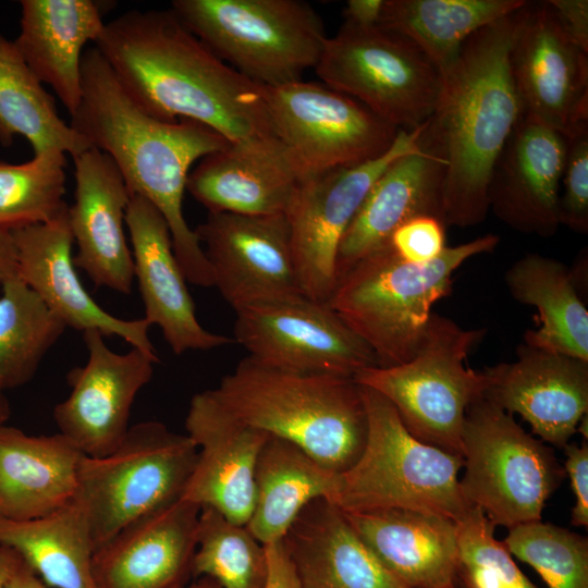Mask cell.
Here are the masks:
<instances>
[{"mask_svg": "<svg viewBox=\"0 0 588 588\" xmlns=\"http://www.w3.org/2000/svg\"><path fill=\"white\" fill-rule=\"evenodd\" d=\"M66 326L19 277L0 291V389L27 383Z\"/></svg>", "mask_w": 588, "mask_h": 588, "instance_id": "cell-36", "label": "cell"}, {"mask_svg": "<svg viewBox=\"0 0 588 588\" xmlns=\"http://www.w3.org/2000/svg\"><path fill=\"white\" fill-rule=\"evenodd\" d=\"M268 576L264 588H301L282 540L266 544Z\"/></svg>", "mask_w": 588, "mask_h": 588, "instance_id": "cell-45", "label": "cell"}, {"mask_svg": "<svg viewBox=\"0 0 588 588\" xmlns=\"http://www.w3.org/2000/svg\"><path fill=\"white\" fill-rule=\"evenodd\" d=\"M384 0H350L343 10L344 23L367 29L379 25Z\"/></svg>", "mask_w": 588, "mask_h": 588, "instance_id": "cell-46", "label": "cell"}, {"mask_svg": "<svg viewBox=\"0 0 588 588\" xmlns=\"http://www.w3.org/2000/svg\"><path fill=\"white\" fill-rule=\"evenodd\" d=\"M344 514L362 541L404 588L455 585L458 552L455 520L405 509Z\"/></svg>", "mask_w": 588, "mask_h": 588, "instance_id": "cell-27", "label": "cell"}, {"mask_svg": "<svg viewBox=\"0 0 588 588\" xmlns=\"http://www.w3.org/2000/svg\"><path fill=\"white\" fill-rule=\"evenodd\" d=\"M197 458L181 499L247 524L255 503V469L269 438L235 417L212 389L196 393L185 417Z\"/></svg>", "mask_w": 588, "mask_h": 588, "instance_id": "cell-18", "label": "cell"}, {"mask_svg": "<svg viewBox=\"0 0 588 588\" xmlns=\"http://www.w3.org/2000/svg\"><path fill=\"white\" fill-rule=\"evenodd\" d=\"M560 223L575 233L588 232V127L566 138L560 188Z\"/></svg>", "mask_w": 588, "mask_h": 588, "instance_id": "cell-41", "label": "cell"}, {"mask_svg": "<svg viewBox=\"0 0 588 588\" xmlns=\"http://www.w3.org/2000/svg\"><path fill=\"white\" fill-rule=\"evenodd\" d=\"M125 226L132 245L134 278L145 307L144 318L160 329L172 352L181 355L187 351H209L234 342L199 323L162 215L144 197L132 195Z\"/></svg>", "mask_w": 588, "mask_h": 588, "instance_id": "cell-21", "label": "cell"}, {"mask_svg": "<svg viewBox=\"0 0 588 588\" xmlns=\"http://www.w3.org/2000/svg\"><path fill=\"white\" fill-rule=\"evenodd\" d=\"M282 543L301 588H404L362 541L345 514L323 498L299 513Z\"/></svg>", "mask_w": 588, "mask_h": 588, "instance_id": "cell-29", "label": "cell"}, {"mask_svg": "<svg viewBox=\"0 0 588 588\" xmlns=\"http://www.w3.org/2000/svg\"><path fill=\"white\" fill-rule=\"evenodd\" d=\"M510 64L524 115L565 138L588 127V52L562 32L548 1H529Z\"/></svg>", "mask_w": 588, "mask_h": 588, "instance_id": "cell-17", "label": "cell"}, {"mask_svg": "<svg viewBox=\"0 0 588 588\" xmlns=\"http://www.w3.org/2000/svg\"><path fill=\"white\" fill-rule=\"evenodd\" d=\"M194 231L213 286L234 310L255 302L303 294L285 213L208 212Z\"/></svg>", "mask_w": 588, "mask_h": 588, "instance_id": "cell-16", "label": "cell"}, {"mask_svg": "<svg viewBox=\"0 0 588 588\" xmlns=\"http://www.w3.org/2000/svg\"><path fill=\"white\" fill-rule=\"evenodd\" d=\"M196 458L197 448L186 433L156 420L131 426L109 454L83 455L75 502L95 551L127 526L181 499Z\"/></svg>", "mask_w": 588, "mask_h": 588, "instance_id": "cell-9", "label": "cell"}, {"mask_svg": "<svg viewBox=\"0 0 588 588\" xmlns=\"http://www.w3.org/2000/svg\"><path fill=\"white\" fill-rule=\"evenodd\" d=\"M11 232L17 249L19 277L66 328L117 335L132 347L157 355L148 335L151 324L144 317L118 318L101 308L85 290L73 260L74 243L68 212L52 222Z\"/></svg>", "mask_w": 588, "mask_h": 588, "instance_id": "cell-24", "label": "cell"}, {"mask_svg": "<svg viewBox=\"0 0 588 588\" xmlns=\"http://www.w3.org/2000/svg\"><path fill=\"white\" fill-rule=\"evenodd\" d=\"M302 181L285 146L270 134L201 158L186 189L208 212L265 216L285 213Z\"/></svg>", "mask_w": 588, "mask_h": 588, "instance_id": "cell-25", "label": "cell"}, {"mask_svg": "<svg viewBox=\"0 0 588 588\" xmlns=\"http://www.w3.org/2000/svg\"><path fill=\"white\" fill-rule=\"evenodd\" d=\"M564 470L567 474L575 498L572 509V524L588 526V440L580 445L566 444L564 448Z\"/></svg>", "mask_w": 588, "mask_h": 588, "instance_id": "cell-43", "label": "cell"}, {"mask_svg": "<svg viewBox=\"0 0 588 588\" xmlns=\"http://www.w3.org/2000/svg\"><path fill=\"white\" fill-rule=\"evenodd\" d=\"M212 391L235 417L334 473L348 469L364 449L367 415L353 378L282 370L247 356Z\"/></svg>", "mask_w": 588, "mask_h": 588, "instance_id": "cell-4", "label": "cell"}, {"mask_svg": "<svg viewBox=\"0 0 588 588\" xmlns=\"http://www.w3.org/2000/svg\"><path fill=\"white\" fill-rule=\"evenodd\" d=\"M360 387L366 442L328 501L344 513L405 509L460 520L471 509L460 487L463 457L416 439L385 397Z\"/></svg>", "mask_w": 588, "mask_h": 588, "instance_id": "cell-6", "label": "cell"}, {"mask_svg": "<svg viewBox=\"0 0 588 588\" xmlns=\"http://www.w3.org/2000/svg\"><path fill=\"white\" fill-rule=\"evenodd\" d=\"M548 4L566 37L588 52V1L549 0Z\"/></svg>", "mask_w": 588, "mask_h": 588, "instance_id": "cell-44", "label": "cell"}, {"mask_svg": "<svg viewBox=\"0 0 588 588\" xmlns=\"http://www.w3.org/2000/svg\"><path fill=\"white\" fill-rule=\"evenodd\" d=\"M234 311V342L265 366L347 378L378 366L372 351L327 302L294 294Z\"/></svg>", "mask_w": 588, "mask_h": 588, "instance_id": "cell-13", "label": "cell"}, {"mask_svg": "<svg viewBox=\"0 0 588 588\" xmlns=\"http://www.w3.org/2000/svg\"><path fill=\"white\" fill-rule=\"evenodd\" d=\"M525 0H384L379 25L413 41L440 74L477 30L526 4Z\"/></svg>", "mask_w": 588, "mask_h": 588, "instance_id": "cell-34", "label": "cell"}, {"mask_svg": "<svg viewBox=\"0 0 588 588\" xmlns=\"http://www.w3.org/2000/svg\"><path fill=\"white\" fill-rule=\"evenodd\" d=\"M483 397L518 414L541 441L563 449L588 411V362L525 343L517 359L485 369Z\"/></svg>", "mask_w": 588, "mask_h": 588, "instance_id": "cell-19", "label": "cell"}, {"mask_svg": "<svg viewBox=\"0 0 588 588\" xmlns=\"http://www.w3.org/2000/svg\"><path fill=\"white\" fill-rule=\"evenodd\" d=\"M499 242L486 234L446 246L426 264L405 261L388 245L342 274L327 303L372 351L378 367L403 364L418 350L433 306L451 293L453 273Z\"/></svg>", "mask_w": 588, "mask_h": 588, "instance_id": "cell-5", "label": "cell"}, {"mask_svg": "<svg viewBox=\"0 0 588 588\" xmlns=\"http://www.w3.org/2000/svg\"><path fill=\"white\" fill-rule=\"evenodd\" d=\"M487 330L465 329L432 313L414 356L400 365L369 367L353 379L385 397L402 424L419 441L462 456L466 411L483 397L485 372L465 365Z\"/></svg>", "mask_w": 588, "mask_h": 588, "instance_id": "cell-8", "label": "cell"}, {"mask_svg": "<svg viewBox=\"0 0 588 588\" xmlns=\"http://www.w3.org/2000/svg\"><path fill=\"white\" fill-rule=\"evenodd\" d=\"M65 154L49 150L27 162L0 161V228L52 222L68 212Z\"/></svg>", "mask_w": 588, "mask_h": 588, "instance_id": "cell-38", "label": "cell"}, {"mask_svg": "<svg viewBox=\"0 0 588 588\" xmlns=\"http://www.w3.org/2000/svg\"><path fill=\"white\" fill-rule=\"evenodd\" d=\"M17 249L11 230L0 228V291L7 280L17 274Z\"/></svg>", "mask_w": 588, "mask_h": 588, "instance_id": "cell-47", "label": "cell"}, {"mask_svg": "<svg viewBox=\"0 0 588 588\" xmlns=\"http://www.w3.org/2000/svg\"><path fill=\"white\" fill-rule=\"evenodd\" d=\"M504 280L515 301L538 311V329L527 330L523 343L588 362V310L566 265L527 254L506 270Z\"/></svg>", "mask_w": 588, "mask_h": 588, "instance_id": "cell-31", "label": "cell"}, {"mask_svg": "<svg viewBox=\"0 0 588 588\" xmlns=\"http://www.w3.org/2000/svg\"><path fill=\"white\" fill-rule=\"evenodd\" d=\"M83 453L60 432L0 427V518L29 520L75 501Z\"/></svg>", "mask_w": 588, "mask_h": 588, "instance_id": "cell-30", "label": "cell"}, {"mask_svg": "<svg viewBox=\"0 0 588 588\" xmlns=\"http://www.w3.org/2000/svg\"><path fill=\"white\" fill-rule=\"evenodd\" d=\"M25 137L34 156L49 150L72 158L89 149L58 114L53 97L30 71L13 41L0 33V144Z\"/></svg>", "mask_w": 588, "mask_h": 588, "instance_id": "cell-35", "label": "cell"}, {"mask_svg": "<svg viewBox=\"0 0 588 588\" xmlns=\"http://www.w3.org/2000/svg\"><path fill=\"white\" fill-rule=\"evenodd\" d=\"M83 340L87 362L69 372L71 392L54 406L53 419L84 455L98 457L112 452L126 434L133 403L159 358L136 347L114 352L97 330L84 331Z\"/></svg>", "mask_w": 588, "mask_h": 588, "instance_id": "cell-15", "label": "cell"}, {"mask_svg": "<svg viewBox=\"0 0 588 588\" xmlns=\"http://www.w3.org/2000/svg\"><path fill=\"white\" fill-rule=\"evenodd\" d=\"M171 10L220 60L262 87L302 81L327 40L302 0H174Z\"/></svg>", "mask_w": 588, "mask_h": 588, "instance_id": "cell-7", "label": "cell"}, {"mask_svg": "<svg viewBox=\"0 0 588 588\" xmlns=\"http://www.w3.org/2000/svg\"><path fill=\"white\" fill-rule=\"evenodd\" d=\"M448 588H456V586H455V585H452V586H450V587H448Z\"/></svg>", "mask_w": 588, "mask_h": 588, "instance_id": "cell-52", "label": "cell"}, {"mask_svg": "<svg viewBox=\"0 0 588 588\" xmlns=\"http://www.w3.org/2000/svg\"><path fill=\"white\" fill-rule=\"evenodd\" d=\"M181 588H221L216 581L208 577H204L199 581L192 584L189 586H184Z\"/></svg>", "mask_w": 588, "mask_h": 588, "instance_id": "cell-51", "label": "cell"}, {"mask_svg": "<svg viewBox=\"0 0 588 588\" xmlns=\"http://www.w3.org/2000/svg\"><path fill=\"white\" fill-rule=\"evenodd\" d=\"M274 135L302 180L385 154L400 130L324 84L298 81L262 87Z\"/></svg>", "mask_w": 588, "mask_h": 588, "instance_id": "cell-12", "label": "cell"}, {"mask_svg": "<svg viewBox=\"0 0 588 588\" xmlns=\"http://www.w3.org/2000/svg\"><path fill=\"white\" fill-rule=\"evenodd\" d=\"M13 551V550H12ZM5 588H49L30 569L23 559L13 551L11 568Z\"/></svg>", "mask_w": 588, "mask_h": 588, "instance_id": "cell-48", "label": "cell"}, {"mask_svg": "<svg viewBox=\"0 0 588 588\" xmlns=\"http://www.w3.org/2000/svg\"><path fill=\"white\" fill-rule=\"evenodd\" d=\"M528 4L473 34L440 74L438 105L426 128L446 161V226L480 224L490 210L493 168L523 114L510 53Z\"/></svg>", "mask_w": 588, "mask_h": 588, "instance_id": "cell-3", "label": "cell"}, {"mask_svg": "<svg viewBox=\"0 0 588 588\" xmlns=\"http://www.w3.org/2000/svg\"><path fill=\"white\" fill-rule=\"evenodd\" d=\"M445 169L442 149L425 123L420 148L387 167L346 229L338 249L336 281L357 261L390 245L392 234L408 220L432 216L443 221Z\"/></svg>", "mask_w": 588, "mask_h": 588, "instance_id": "cell-20", "label": "cell"}, {"mask_svg": "<svg viewBox=\"0 0 588 588\" xmlns=\"http://www.w3.org/2000/svg\"><path fill=\"white\" fill-rule=\"evenodd\" d=\"M422 126L400 130L391 148L376 159L330 170L299 183L285 216L304 295L327 302L336 283L338 249L346 229L387 167L420 148Z\"/></svg>", "mask_w": 588, "mask_h": 588, "instance_id": "cell-14", "label": "cell"}, {"mask_svg": "<svg viewBox=\"0 0 588 588\" xmlns=\"http://www.w3.org/2000/svg\"><path fill=\"white\" fill-rule=\"evenodd\" d=\"M10 416V405L4 391L0 389V427L5 425Z\"/></svg>", "mask_w": 588, "mask_h": 588, "instance_id": "cell-50", "label": "cell"}, {"mask_svg": "<svg viewBox=\"0 0 588 588\" xmlns=\"http://www.w3.org/2000/svg\"><path fill=\"white\" fill-rule=\"evenodd\" d=\"M13 41L40 83L48 84L71 115L82 97V58L103 32L100 5L91 0H23Z\"/></svg>", "mask_w": 588, "mask_h": 588, "instance_id": "cell-28", "label": "cell"}, {"mask_svg": "<svg viewBox=\"0 0 588 588\" xmlns=\"http://www.w3.org/2000/svg\"><path fill=\"white\" fill-rule=\"evenodd\" d=\"M565 155L561 133L522 114L493 168L489 209L517 232L554 235Z\"/></svg>", "mask_w": 588, "mask_h": 588, "instance_id": "cell-23", "label": "cell"}, {"mask_svg": "<svg viewBox=\"0 0 588 588\" xmlns=\"http://www.w3.org/2000/svg\"><path fill=\"white\" fill-rule=\"evenodd\" d=\"M463 497L495 526L541 520L566 476L552 449L485 397L466 411L462 431Z\"/></svg>", "mask_w": 588, "mask_h": 588, "instance_id": "cell-10", "label": "cell"}, {"mask_svg": "<svg viewBox=\"0 0 588 588\" xmlns=\"http://www.w3.org/2000/svg\"><path fill=\"white\" fill-rule=\"evenodd\" d=\"M509 552L531 566L547 588H588V540L541 520L509 529Z\"/></svg>", "mask_w": 588, "mask_h": 588, "instance_id": "cell-39", "label": "cell"}, {"mask_svg": "<svg viewBox=\"0 0 588 588\" xmlns=\"http://www.w3.org/2000/svg\"><path fill=\"white\" fill-rule=\"evenodd\" d=\"M445 224L432 216H419L403 223L392 234L390 245L403 260L426 264L446 247Z\"/></svg>", "mask_w": 588, "mask_h": 588, "instance_id": "cell-42", "label": "cell"}, {"mask_svg": "<svg viewBox=\"0 0 588 588\" xmlns=\"http://www.w3.org/2000/svg\"><path fill=\"white\" fill-rule=\"evenodd\" d=\"M315 71L326 86L404 131L431 118L441 91L440 72L427 56L380 25L362 29L342 24L327 38Z\"/></svg>", "mask_w": 588, "mask_h": 588, "instance_id": "cell-11", "label": "cell"}, {"mask_svg": "<svg viewBox=\"0 0 588 588\" xmlns=\"http://www.w3.org/2000/svg\"><path fill=\"white\" fill-rule=\"evenodd\" d=\"M0 544L17 553L49 588H98L93 572L95 549L75 501L35 519L0 518Z\"/></svg>", "mask_w": 588, "mask_h": 588, "instance_id": "cell-33", "label": "cell"}, {"mask_svg": "<svg viewBox=\"0 0 588 588\" xmlns=\"http://www.w3.org/2000/svg\"><path fill=\"white\" fill-rule=\"evenodd\" d=\"M95 47L133 101L155 119L193 120L229 143L274 134L262 86L210 51L170 10H131Z\"/></svg>", "mask_w": 588, "mask_h": 588, "instance_id": "cell-1", "label": "cell"}, {"mask_svg": "<svg viewBox=\"0 0 588 588\" xmlns=\"http://www.w3.org/2000/svg\"><path fill=\"white\" fill-rule=\"evenodd\" d=\"M73 160L75 194L68 217L77 247L74 265L96 286L130 294L134 265L124 225L132 195L107 154L89 148Z\"/></svg>", "mask_w": 588, "mask_h": 588, "instance_id": "cell-22", "label": "cell"}, {"mask_svg": "<svg viewBox=\"0 0 588 588\" xmlns=\"http://www.w3.org/2000/svg\"><path fill=\"white\" fill-rule=\"evenodd\" d=\"M456 524V579L464 588H537L495 538V525L479 507L471 506Z\"/></svg>", "mask_w": 588, "mask_h": 588, "instance_id": "cell-40", "label": "cell"}, {"mask_svg": "<svg viewBox=\"0 0 588 588\" xmlns=\"http://www.w3.org/2000/svg\"><path fill=\"white\" fill-rule=\"evenodd\" d=\"M193 576H205L221 588H264L268 576L266 547L245 525L217 510L200 507Z\"/></svg>", "mask_w": 588, "mask_h": 588, "instance_id": "cell-37", "label": "cell"}, {"mask_svg": "<svg viewBox=\"0 0 588 588\" xmlns=\"http://www.w3.org/2000/svg\"><path fill=\"white\" fill-rule=\"evenodd\" d=\"M336 476L296 444L269 436L256 464L247 529L264 546L282 540L310 502L330 499Z\"/></svg>", "mask_w": 588, "mask_h": 588, "instance_id": "cell-32", "label": "cell"}, {"mask_svg": "<svg viewBox=\"0 0 588 588\" xmlns=\"http://www.w3.org/2000/svg\"><path fill=\"white\" fill-rule=\"evenodd\" d=\"M82 97L70 126L89 148L107 154L131 195L147 199L164 218L187 282L210 287L212 277L199 240L183 213L192 166L229 142L193 120L166 122L142 110L96 47L82 58Z\"/></svg>", "mask_w": 588, "mask_h": 588, "instance_id": "cell-2", "label": "cell"}, {"mask_svg": "<svg viewBox=\"0 0 588 588\" xmlns=\"http://www.w3.org/2000/svg\"><path fill=\"white\" fill-rule=\"evenodd\" d=\"M200 507L179 499L94 552L98 588H181L192 574Z\"/></svg>", "mask_w": 588, "mask_h": 588, "instance_id": "cell-26", "label": "cell"}, {"mask_svg": "<svg viewBox=\"0 0 588 588\" xmlns=\"http://www.w3.org/2000/svg\"><path fill=\"white\" fill-rule=\"evenodd\" d=\"M13 551L0 544V588H5L9 577Z\"/></svg>", "mask_w": 588, "mask_h": 588, "instance_id": "cell-49", "label": "cell"}]
</instances>
